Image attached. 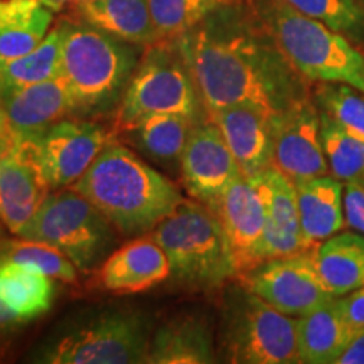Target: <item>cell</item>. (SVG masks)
Segmentation results:
<instances>
[{
  "label": "cell",
  "mask_w": 364,
  "mask_h": 364,
  "mask_svg": "<svg viewBox=\"0 0 364 364\" xmlns=\"http://www.w3.org/2000/svg\"><path fill=\"white\" fill-rule=\"evenodd\" d=\"M14 324H21V321L14 314L9 311V309L4 306V302L0 300V331L7 329V327H12Z\"/></svg>",
  "instance_id": "39"
},
{
  "label": "cell",
  "mask_w": 364,
  "mask_h": 364,
  "mask_svg": "<svg viewBox=\"0 0 364 364\" xmlns=\"http://www.w3.org/2000/svg\"><path fill=\"white\" fill-rule=\"evenodd\" d=\"M100 277L110 292H144L169 279V258L152 236H140L115 250L103 262Z\"/></svg>",
  "instance_id": "19"
},
{
  "label": "cell",
  "mask_w": 364,
  "mask_h": 364,
  "mask_svg": "<svg viewBox=\"0 0 364 364\" xmlns=\"http://www.w3.org/2000/svg\"><path fill=\"white\" fill-rule=\"evenodd\" d=\"M245 290L287 316L300 317L336 299L318 275L314 248L265 260L241 273Z\"/></svg>",
  "instance_id": "10"
},
{
  "label": "cell",
  "mask_w": 364,
  "mask_h": 364,
  "mask_svg": "<svg viewBox=\"0 0 364 364\" xmlns=\"http://www.w3.org/2000/svg\"><path fill=\"white\" fill-rule=\"evenodd\" d=\"M171 265V277L193 290H213L238 277L230 241L208 204L184 199L152 230Z\"/></svg>",
  "instance_id": "5"
},
{
  "label": "cell",
  "mask_w": 364,
  "mask_h": 364,
  "mask_svg": "<svg viewBox=\"0 0 364 364\" xmlns=\"http://www.w3.org/2000/svg\"><path fill=\"white\" fill-rule=\"evenodd\" d=\"M51 191L36 140L19 139L0 157V223L12 235L27 225Z\"/></svg>",
  "instance_id": "13"
},
{
  "label": "cell",
  "mask_w": 364,
  "mask_h": 364,
  "mask_svg": "<svg viewBox=\"0 0 364 364\" xmlns=\"http://www.w3.org/2000/svg\"><path fill=\"white\" fill-rule=\"evenodd\" d=\"M358 2H361V4H364V0H358Z\"/></svg>",
  "instance_id": "40"
},
{
  "label": "cell",
  "mask_w": 364,
  "mask_h": 364,
  "mask_svg": "<svg viewBox=\"0 0 364 364\" xmlns=\"http://www.w3.org/2000/svg\"><path fill=\"white\" fill-rule=\"evenodd\" d=\"M334 364H364V329H359Z\"/></svg>",
  "instance_id": "36"
},
{
  "label": "cell",
  "mask_w": 364,
  "mask_h": 364,
  "mask_svg": "<svg viewBox=\"0 0 364 364\" xmlns=\"http://www.w3.org/2000/svg\"><path fill=\"white\" fill-rule=\"evenodd\" d=\"M346 317L354 326V329H364V287L341 297Z\"/></svg>",
  "instance_id": "35"
},
{
  "label": "cell",
  "mask_w": 364,
  "mask_h": 364,
  "mask_svg": "<svg viewBox=\"0 0 364 364\" xmlns=\"http://www.w3.org/2000/svg\"><path fill=\"white\" fill-rule=\"evenodd\" d=\"M260 19L304 78L344 83L364 93V54L346 36L299 12L285 0H262Z\"/></svg>",
  "instance_id": "4"
},
{
  "label": "cell",
  "mask_w": 364,
  "mask_h": 364,
  "mask_svg": "<svg viewBox=\"0 0 364 364\" xmlns=\"http://www.w3.org/2000/svg\"><path fill=\"white\" fill-rule=\"evenodd\" d=\"M299 12L343 34L349 41H364V6L358 0H285Z\"/></svg>",
  "instance_id": "32"
},
{
  "label": "cell",
  "mask_w": 364,
  "mask_h": 364,
  "mask_svg": "<svg viewBox=\"0 0 364 364\" xmlns=\"http://www.w3.org/2000/svg\"><path fill=\"white\" fill-rule=\"evenodd\" d=\"M314 258L327 290L334 297L364 287V236L344 231L331 236L314 248Z\"/></svg>",
  "instance_id": "23"
},
{
  "label": "cell",
  "mask_w": 364,
  "mask_h": 364,
  "mask_svg": "<svg viewBox=\"0 0 364 364\" xmlns=\"http://www.w3.org/2000/svg\"><path fill=\"white\" fill-rule=\"evenodd\" d=\"M265 204V231H263L260 260L289 257L309 248L302 235L295 184L277 167L252 177Z\"/></svg>",
  "instance_id": "16"
},
{
  "label": "cell",
  "mask_w": 364,
  "mask_h": 364,
  "mask_svg": "<svg viewBox=\"0 0 364 364\" xmlns=\"http://www.w3.org/2000/svg\"><path fill=\"white\" fill-rule=\"evenodd\" d=\"M38 268L22 263H0V300L21 322L31 321L49 311L54 284Z\"/></svg>",
  "instance_id": "26"
},
{
  "label": "cell",
  "mask_w": 364,
  "mask_h": 364,
  "mask_svg": "<svg viewBox=\"0 0 364 364\" xmlns=\"http://www.w3.org/2000/svg\"><path fill=\"white\" fill-rule=\"evenodd\" d=\"M204 107L193 71L176 39L147 46L117 107V129L150 115L181 113L201 122Z\"/></svg>",
  "instance_id": "6"
},
{
  "label": "cell",
  "mask_w": 364,
  "mask_h": 364,
  "mask_svg": "<svg viewBox=\"0 0 364 364\" xmlns=\"http://www.w3.org/2000/svg\"><path fill=\"white\" fill-rule=\"evenodd\" d=\"M59 78L71 97L73 113L117 112L140 61V48L83 21H61Z\"/></svg>",
  "instance_id": "3"
},
{
  "label": "cell",
  "mask_w": 364,
  "mask_h": 364,
  "mask_svg": "<svg viewBox=\"0 0 364 364\" xmlns=\"http://www.w3.org/2000/svg\"><path fill=\"white\" fill-rule=\"evenodd\" d=\"M149 343L142 318L129 312H103L56 341L41 361L51 364L147 363Z\"/></svg>",
  "instance_id": "9"
},
{
  "label": "cell",
  "mask_w": 364,
  "mask_h": 364,
  "mask_svg": "<svg viewBox=\"0 0 364 364\" xmlns=\"http://www.w3.org/2000/svg\"><path fill=\"white\" fill-rule=\"evenodd\" d=\"M361 182H363V184H364V179H363V181H361Z\"/></svg>",
  "instance_id": "41"
},
{
  "label": "cell",
  "mask_w": 364,
  "mask_h": 364,
  "mask_svg": "<svg viewBox=\"0 0 364 364\" xmlns=\"http://www.w3.org/2000/svg\"><path fill=\"white\" fill-rule=\"evenodd\" d=\"M358 329L346 317L341 297L297 317L300 363L334 364Z\"/></svg>",
  "instance_id": "20"
},
{
  "label": "cell",
  "mask_w": 364,
  "mask_h": 364,
  "mask_svg": "<svg viewBox=\"0 0 364 364\" xmlns=\"http://www.w3.org/2000/svg\"><path fill=\"white\" fill-rule=\"evenodd\" d=\"M318 112H321L322 144H324L329 172L343 182L363 181L364 140H359L358 136L346 132L321 108Z\"/></svg>",
  "instance_id": "29"
},
{
  "label": "cell",
  "mask_w": 364,
  "mask_h": 364,
  "mask_svg": "<svg viewBox=\"0 0 364 364\" xmlns=\"http://www.w3.org/2000/svg\"><path fill=\"white\" fill-rule=\"evenodd\" d=\"M0 107L17 139L36 140L56 122L73 115L71 97L59 76L43 83L2 90Z\"/></svg>",
  "instance_id": "18"
},
{
  "label": "cell",
  "mask_w": 364,
  "mask_h": 364,
  "mask_svg": "<svg viewBox=\"0 0 364 364\" xmlns=\"http://www.w3.org/2000/svg\"><path fill=\"white\" fill-rule=\"evenodd\" d=\"M14 262L38 268L48 277L73 284L76 282V268L65 253L44 241L26 238H0V263Z\"/></svg>",
  "instance_id": "30"
},
{
  "label": "cell",
  "mask_w": 364,
  "mask_h": 364,
  "mask_svg": "<svg viewBox=\"0 0 364 364\" xmlns=\"http://www.w3.org/2000/svg\"><path fill=\"white\" fill-rule=\"evenodd\" d=\"M44 7H48L49 11H53L54 14L65 11L68 7H75L76 4L81 2V0H39Z\"/></svg>",
  "instance_id": "38"
},
{
  "label": "cell",
  "mask_w": 364,
  "mask_h": 364,
  "mask_svg": "<svg viewBox=\"0 0 364 364\" xmlns=\"http://www.w3.org/2000/svg\"><path fill=\"white\" fill-rule=\"evenodd\" d=\"M221 223L238 277L260 260V248L265 231V204L252 177L240 174L211 204Z\"/></svg>",
  "instance_id": "14"
},
{
  "label": "cell",
  "mask_w": 364,
  "mask_h": 364,
  "mask_svg": "<svg viewBox=\"0 0 364 364\" xmlns=\"http://www.w3.org/2000/svg\"><path fill=\"white\" fill-rule=\"evenodd\" d=\"M302 235L309 248L338 235L346 226L344 182L332 174L295 182Z\"/></svg>",
  "instance_id": "21"
},
{
  "label": "cell",
  "mask_w": 364,
  "mask_h": 364,
  "mask_svg": "<svg viewBox=\"0 0 364 364\" xmlns=\"http://www.w3.org/2000/svg\"><path fill=\"white\" fill-rule=\"evenodd\" d=\"M225 346L231 363H300L297 318L245 290L228 317Z\"/></svg>",
  "instance_id": "8"
},
{
  "label": "cell",
  "mask_w": 364,
  "mask_h": 364,
  "mask_svg": "<svg viewBox=\"0 0 364 364\" xmlns=\"http://www.w3.org/2000/svg\"><path fill=\"white\" fill-rule=\"evenodd\" d=\"M0 238H2V235H0Z\"/></svg>",
  "instance_id": "42"
},
{
  "label": "cell",
  "mask_w": 364,
  "mask_h": 364,
  "mask_svg": "<svg viewBox=\"0 0 364 364\" xmlns=\"http://www.w3.org/2000/svg\"><path fill=\"white\" fill-rule=\"evenodd\" d=\"M124 235L152 231L184 201L166 176L112 139L83 177L71 186Z\"/></svg>",
  "instance_id": "2"
},
{
  "label": "cell",
  "mask_w": 364,
  "mask_h": 364,
  "mask_svg": "<svg viewBox=\"0 0 364 364\" xmlns=\"http://www.w3.org/2000/svg\"><path fill=\"white\" fill-rule=\"evenodd\" d=\"M215 361L213 338L198 317H179L159 327L149 343L147 363L206 364Z\"/></svg>",
  "instance_id": "25"
},
{
  "label": "cell",
  "mask_w": 364,
  "mask_h": 364,
  "mask_svg": "<svg viewBox=\"0 0 364 364\" xmlns=\"http://www.w3.org/2000/svg\"><path fill=\"white\" fill-rule=\"evenodd\" d=\"M17 135L14 132L11 122L4 112V108L0 107V157L6 156L17 145Z\"/></svg>",
  "instance_id": "37"
},
{
  "label": "cell",
  "mask_w": 364,
  "mask_h": 364,
  "mask_svg": "<svg viewBox=\"0 0 364 364\" xmlns=\"http://www.w3.org/2000/svg\"><path fill=\"white\" fill-rule=\"evenodd\" d=\"M179 164L188 193L208 206L243 174L213 118L194 125Z\"/></svg>",
  "instance_id": "15"
},
{
  "label": "cell",
  "mask_w": 364,
  "mask_h": 364,
  "mask_svg": "<svg viewBox=\"0 0 364 364\" xmlns=\"http://www.w3.org/2000/svg\"><path fill=\"white\" fill-rule=\"evenodd\" d=\"M230 0H149L159 41L177 39Z\"/></svg>",
  "instance_id": "31"
},
{
  "label": "cell",
  "mask_w": 364,
  "mask_h": 364,
  "mask_svg": "<svg viewBox=\"0 0 364 364\" xmlns=\"http://www.w3.org/2000/svg\"><path fill=\"white\" fill-rule=\"evenodd\" d=\"M198 120L181 113L150 115L124 129L132 145L162 164L181 162L182 152Z\"/></svg>",
  "instance_id": "27"
},
{
  "label": "cell",
  "mask_w": 364,
  "mask_h": 364,
  "mask_svg": "<svg viewBox=\"0 0 364 364\" xmlns=\"http://www.w3.org/2000/svg\"><path fill=\"white\" fill-rule=\"evenodd\" d=\"M241 172L255 177L273 166V118L248 105H233L211 113Z\"/></svg>",
  "instance_id": "17"
},
{
  "label": "cell",
  "mask_w": 364,
  "mask_h": 364,
  "mask_svg": "<svg viewBox=\"0 0 364 364\" xmlns=\"http://www.w3.org/2000/svg\"><path fill=\"white\" fill-rule=\"evenodd\" d=\"M113 226L100 209L73 188L51 191L36 215L16 236L44 241L88 272L113 243Z\"/></svg>",
  "instance_id": "7"
},
{
  "label": "cell",
  "mask_w": 364,
  "mask_h": 364,
  "mask_svg": "<svg viewBox=\"0 0 364 364\" xmlns=\"http://www.w3.org/2000/svg\"><path fill=\"white\" fill-rule=\"evenodd\" d=\"M61 70V27L56 24L38 48L0 65V91L58 78Z\"/></svg>",
  "instance_id": "28"
},
{
  "label": "cell",
  "mask_w": 364,
  "mask_h": 364,
  "mask_svg": "<svg viewBox=\"0 0 364 364\" xmlns=\"http://www.w3.org/2000/svg\"><path fill=\"white\" fill-rule=\"evenodd\" d=\"M112 139L103 125L85 118H63L38 136L39 159L53 191L75 186Z\"/></svg>",
  "instance_id": "12"
},
{
  "label": "cell",
  "mask_w": 364,
  "mask_h": 364,
  "mask_svg": "<svg viewBox=\"0 0 364 364\" xmlns=\"http://www.w3.org/2000/svg\"><path fill=\"white\" fill-rule=\"evenodd\" d=\"M346 226L364 236V184L361 181L344 182Z\"/></svg>",
  "instance_id": "34"
},
{
  "label": "cell",
  "mask_w": 364,
  "mask_h": 364,
  "mask_svg": "<svg viewBox=\"0 0 364 364\" xmlns=\"http://www.w3.org/2000/svg\"><path fill=\"white\" fill-rule=\"evenodd\" d=\"M53 21L54 12L39 0H0V65L38 48Z\"/></svg>",
  "instance_id": "24"
},
{
  "label": "cell",
  "mask_w": 364,
  "mask_h": 364,
  "mask_svg": "<svg viewBox=\"0 0 364 364\" xmlns=\"http://www.w3.org/2000/svg\"><path fill=\"white\" fill-rule=\"evenodd\" d=\"M73 9L78 21L132 44L147 48L159 41L149 0H81Z\"/></svg>",
  "instance_id": "22"
},
{
  "label": "cell",
  "mask_w": 364,
  "mask_h": 364,
  "mask_svg": "<svg viewBox=\"0 0 364 364\" xmlns=\"http://www.w3.org/2000/svg\"><path fill=\"white\" fill-rule=\"evenodd\" d=\"M206 110L248 105L280 115L307 98L295 70L267 26L228 2L176 39Z\"/></svg>",
  "instance_id": "1"
},
{
  "label": "cell",
  "mask_w": 364,
  "mask_h": 364,
  "mask_svg": "<svg viewBox=\"0 0 364 364\" xmlns=\"http://www.w3.org/2000/svg\"><path fill=\"white\" fill-rule=\"evenodd\" d=\"M273 167L294 184L331 174L322 144L321 112L309 97L273 118Z\"/></svg>",
  "instance_id": "11"
},
{
  "label": "cell",
  "mask_w": 364,
  "mask_h": 364,
  "mask_svg": "<svg viewBox=\"0 0 364 364\" xmlns=\"http://www.w3.org/2000/svg\"><path fill=\"white\" fill-rule=\"evenodd\" d=\"M314 102L346 132L364 140V93L344 83H321Z\"/></svg>",
  "instance_id": "33"
}]
</instances>
